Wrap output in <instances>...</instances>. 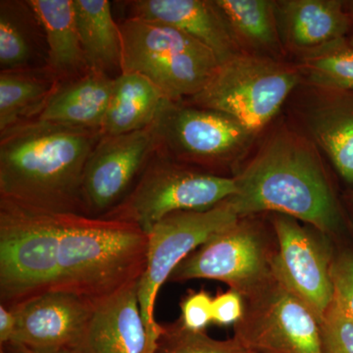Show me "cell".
Segmentation results:
<instances>
[{
	"instance_id": "6da1fadb",
	"label": "cell",
	"mask_w": 353,
	"mask_h": 353,
	"mask_svg": "<svg viewBox=\"0 0 353 353\" xmlns=\"http://www.w3.org/2000/svg\"><path fill=\"white\" fill-rule=\"evenodd\" d=\"M101 136L39 120L0 132V197L50 214L83 215V170Z\"/></svg>"
},
{
	"instance_id": "7a4b0ae2",
	"label": "cell",
	"mask_w": 353,
	"mask_h": 353,
	"mask_svg": "<svg viewBox=\"0 0 353 353\" xmlns=\"http://www.w3.org/2000/svg\"><path fill=\"white\" fill-rule=\"evenodd\" d=\"M234 179L236 192L226 202L239 218L270 211L324 234L336 233L343 224L319 150L292 130L274 132Z\"/></svg>"
},
{
	"instance_id": "3957f363",
	"label": "cell",
	"mask_w": 353,
	"mask_h": 353,
	"mask_svg": "<svg viewBox=\"0 0 353 353\" xmlns=\"http://www.w3.org/2000/svg\"><path fill=\"white\" fill-rule=\"evenodd\" d=\"M57 283L94 306L138 284L148 261V236L123 221L58 214Z\"/></svg>"
},
{
	"instance_id": "277c9868",
	"label": "cell",
	"mask_w": 353,
	"mask_h": 353,
	"mask_svg": "<svg viewBox=\"0 0 353 353\" xmlns=\"http://www.w3.org/2000/svg\"><path fill=\"white\" fill-rule=\"evenodd\" d=\"M119 27L122 72L145 77L170 101L201 92L219 67L210 48L171 26L126 18Z\"/></svg>"
},
{
	"instance_id": "5b68a950",
	"label": "cell",
	"mask_w": 353,
	"mask_h": 353,
	"mask_svg": "<svg viewBox=\"0 0 353 353\" xmlns=\"http://www.w3.org/2000/svg\"><path fill=\"white\" fill-rule=\"evenodd\" d=\"M59 239L58 214L0 197V304L12 308L54 289Z\"/></svg>"
},
{
	"instance_id": "8992f818",
	"label": "cell",
	"mask_w": 353,
	"mask_h": 353,
	"mask_svg": "<svg viewBox=\"0 0 353 353\" xmlns=\"http://www.w3.org/2000/svg\"><path fill=\"white\" fill-rule=\"evenodd\" d=\"M301 83L296 65L241 52L220 64L205 88L185 101L227 114L259 134Z\"/></svg>"
},
{
	"instance_id": "52a82bcc",
	"label": "cell",
	"mask_w": 353,
	"mask_h": 353,
	"mask_svg": "<svg viewBox=\"0 0 353 353\" xmlns=\"http://www.w3.org/2000/svg\"><path fill=\"white\" fill-rule=\"evenodd\" d=\"M236 192L234 176L209 173L155 152L126 199L102 218L131 223L148 234L172 213L208 210Z\"/></svg>"
},
{
	"instance_id": "ba28073f",
	"label": "cell",
	"mask_w": 353,
	"mask_h": 353,
	"mask_svg": "<svg viewBox=\"0 0 353 353\" xmlns=\"http://www.w3.org/2000/svg\"><path fill=\"white\" fill-rule=\"evenodd\" d=\"M152 127L155 152L206 172L233 165L257 136L227 114L170 99Z\"/></svg>"
},
{
	"instance_id": "9c48e42d",
	"label": "cell",
	"mask_w": 353,
	"mask_h": 353,
	"mask_svg": "<svg viewBox=\"0 0 353 353\" xmlns=\"http://www.w3.org/2000/svg\"><path fill=\"white\" fill-rule=\"evenodd\" d=\"M274 252L261 228L248 217L240 218L188 255L169 281H219L245 299L273 279Z\"/></svg>"
},
{
	"instance_id": "30bf717a",
	"label": "cell",
	"mask_w": 353,
	"mask_h": 353,
	"mask_svg": "<svg viewBox=\"0 0 353 353\" xmlns=\"http://www.w3.org/2000/svg\"><path fill=\"white\" fill-rule=\"evenodd\" d=\"M234 339L259 353H323L321 321L307 304L277 279L243 299Z\"/></svg>"
},
{
	"instance_id": "8fae6325",
	"label": "cell",
	"mask_w": 353,
	"mask_h": 353,
	"mask_svg": "<svg viewBox=\"0 0 353 353\" xmlns=\"http://www.w3.org/2000/svg\"><path fill=\"white\" fill-rule=\"evenodd\" d=\"M239 219L225 201L208 210L172 213L148 234V261L138 283V296L148 334L155 345L161 331L154 315L159 290L188 255Z\"/></svg>"
},
{
	"instance_id": "7c38bea8",
	"label": "cell",
	"mask_w": 353,
	"mask_h": 353,
	"mask_svg": "<svg viewBox=\"0 0 353 353\" xmlns=\"http://www.w3.org/2000/svg\"><path fill=\"white\" fill-rule=\"evenodd\" d=\"M155 153L152 127L101 136L85 163L81 197L83 216L102 218L117 208Z\"/></svg>"
},
{
	"instance_id": "4fadbf2b",
	"label": "cell",
	"mask_w": 353,
	"mask_h": 353,
	"mask_svg": "<svg viewBox=\"0 0 353 353\" xmlns=\"http://www.w3.org/2000/svg\"><path fill=\"white\" fill-rule=\"evenodd\" d=\"M274 232L278 248L274 252L272 272L322 321L334 299L331 250L315 228L303 226L290 216L275 214Z\"/></svg>"
},
{
	"instance_id": "5bb4252c",
	"label": "cell",
	"mask_w": 353,
	"mask_h": 353,
	"mask_svg": "<svg viewBox=\"0 0 353 353\" xmlns=\"http://www.w3.org/2000/svg\"><path fill=\"white\" fill-rule=\"evenodd\" d=\"M95 306L65 290H51L14 306L17 325L6 345L36 353L76 352Z\"/></svg>"
},
{
	"instance_id": "9a60e30c",
	"label": "cell",
	"mask_w": 353,
	"mask_h": 353,
	"mask_svg": "<svg viewBox=\"0 0 353 353\" xmlns=\"http://www.w3.org/2000/svg\"><path fill=\"white\" fill-rule=\"evenodd\" d=\"M307 87L299 110L307 138L353 185V90Z\"/></svg>"
},
{
	"instance_id": "2e32d148",
	"label": "cell",
	"mask_w": 353,
	"mask_h": 353,
	"mask_svg": "<svg viewBox=\"0 0 353 353\" xmlns=\"http://www.w3.org/2000/svg\"><path fill=\"white\" fill-rule=\"evenodd\" d=\"M125 3L127 18L176 28L210 48L220 64L245 52L215 0H134Z\"/></svg>"
},
{
	"instance_id": "e0dca14e",
	"label": "cell",
	"mask_w": 353,
	"mask_h": 353,
	"mask_svg": "<svg viewBox=\"0 0 353 353\" xmlns=\"http://www.w3.org/2000/svg\"><path fill=\"white\" fill-rule=\"evenodd\" d=\"M279 37L296 55L347 38L352 20L341 0H274Z\"/></svg>"
},
{
	"instance_id": "ac0fdd59",
	"label": "cell",
	"mask_w": 353,
	"mask_h": 353,
	"mask_svg": "<svg viewBox=\"0 0 353 353\" xmlns=\"http://www.w3.org/2000/svg\"><path fill=\"white\" fill-rule=\"evenodd\" d=\"M155 347L134 284L95 306L77 353H154Z\"/></svg>"
},
{
	"instance_id": "d6986e66",
	"label": "cell",
	"mask_w": 353,
	"mask_h": 353,
	"mask_svg": "<svg viewBox=\"0 0 353 353\" xmlns=\"http://www.w3.org/2000/svg\"><path fill=\"white\" fill-rule=\"evenodd\" d=\"M113 83L114 78L92 69L60 83L36 120L101 131Z\"/></svg>"
},
{
	"instance_id": "ffe728a7",
	"label": "cell",
	"mask_w": 353,
	"mask_h": 353,
	"mask_svg": "<svg viewBox=\"0 0 353 353\" xmlns=\"http://www.w3.org/2000/svg\"><path fill=\"white\" fill-rule=\"evenodd\" d=\"M46 32L29 0L0 1V70L46 68Z\"/></svg>"
},
{
	"instance_id": "44dd1931",
	"label": "cell",
	"mask_w": 353,
	"mask_h": 353,
	"mask_svg": "<svg viewBox=\"0 0 353 353\" xmlns=\"http://www.w3.org/2000/svg\"><path fill=\"white\" fill-rule=\"evenodd\" d=\"M38 14L48 48V67L60 83L90 71L77 27L74 0H29Z\"/></svg>"
},
{
	"instance_id": "7402d4cb",
	"label": "cell",
	"mask_w": 353,
	"mask_h": 353,
	"mask_svg": "<svg viewBox=\"0 0 353 353\" xmlns=\"http://www.w3.org/2000/svg\"><path fill=\"white\" fill-rule=\"evenodd\" d=\"M167 99L145 77L122 72L114 79L102 136H119L150 127Z\"/></svg>"
},
{
	"instance_id": "603a6c76",
	"label": "cell",
	"mask_w": 353,
	"mask_h": 353,
	"mask_svg": "<svg viewBox=\"0 0 353 353\" xmlns=\"http://www.w3.org/2000/svg\"><path fill=\"white\" fill-rule=\"evenodd\" d=\"M79 37L90 69L111 78L122 73V39L108 0H74Z\"/></svg>"
},
{
	"instance_id": "cb8c5ba5",
	"label": "cell",
	"mask_w": 353,
	"mask_h": 353,
	"mask_svg": "<svg viewBox=\"0 0 353 353\" xmlns=\"http://www.w3.org/2000/svg\"><path fill=\"white\" fill-rule=\"evenodd\" d=\"M59 83L48 67L0 71V132L36 120Z\"/></svg>"
},
{
	"instance_id": "d4e9b609",
	"label": "cell",
	"mask_w": 353,
	"mask_h": 353,
	"mask_svg": "<svg viewBox=\"0 0 353 353\" xmlns=\"http://www.w3.org/2000/svg\"><path fill=\"white\" fill-rule=\"evenodd\" d=\"M245 52L282 60L274 0H215Z\"/></svg>"
},
{
	"instance_id": "484cf974",
	"label": "cell",
	"mask_w": 353,
	"mask_h": 353,
	"mask_svg": "<svg viewBox=\"0 0 353 353\" xmlns=\"http://www.w3.org/2000/svg\"><path fill=\"white\" fill-rule=\"evenodd\" d=\"M296 59V67L306 85L353 90V46L347 38L297 55Z\"/></svg>"
},
{
	"instance_id": "4316f807",
	"label": "cell",
	"mask_w": 353,
	"mask_h": 353,
	"mask_svg": "<svg viewBox=\"0 0 353 353\" xmlns=\"http://www.w3.org/2000/svg\"><path fill=\"white\" fill-rule=\"evenodd\" d=\"M241 347L234 339L215 340L204 331L185 328L179 320L161 325L154 353H240Z\"/></svg>"
},
{
	"instance_id": "83f0119b",
	"label": "cell",
	"mask_w": 353,
	"mask_h": 353,
	"mask_svg": "<svg viewBox=\"0 0 353 353\" xmlns=\"http://www.w3.org/2000/svg\"><path fill=\"white\" fill-rule=\"evenodd\" d=\"M323 353H353V322L336 299L321 321Z\"/></svg>"
},
{
	"instance_id": "f1b7e54d",
	"label": "cell",
	"mask_w": 353,
	"mask_h": 353,
	"mask_svg": "<svg viewBox=\"0 0 353 353\" xmlns=\"http://www.w3.org/2000/svg\"><path fill=\"white\" fill-rule=\"evenodd\" d=\"M331 275L334 297L353 322V253H343L334 259Z\"/></svg>"
},
{
	"instance_id": "f546056e",
	"label": "cell",
	"mask_w": 353,
	"mask_h": 353,
	"mask_svg": "<svg viewBox=\"0 0 353 353\" xmlns=\"http://www.w3.org/2000/svg\"><path fill=\"white\" fill-rule=\"evenodd\" d=\"M212 301L204 290L188 294L181 303L180 321L183 326L190 331H204L209 323L212 322Z\"/></svg>"
},
{
	"instance_id": "4dcf8cb0",
	"label": "cell",
	"mask_w": 353,
	"mask_h": 353,
	"mask_svg": "<svg viewBox=\"0 0 353 353\" xmlns=\"http://www.w3.org/2000/svg\"><path fill=\"white\" fill-rule=\"evenodd\" d=\"M245 301L233 290L217 294L212 301V322L222 326L236 324L243 314Z\"/></svg>"
},
{
	"instance_id": "1f68e13d",
	"label": "cell",
	"mask_w": 353,
	"mask_h": 353,
	"mask_svg": "<svg viewBox=\"0 0 353 353\" xmlns=\"http://www.w3.org/2000/svg\"><path fill=\"white\" fill-rule=\"evenodd\" d=\"M16 325H17V320L13 309L0 304V345L1 347L8 345L12 340Z\"/></svg>"
},
{
	"instance_id": "d6a6232c",
	"label": "cell",
	"mask_w": 353,
	"mask_h": 353,
	"mask_svg": "<svg viewBox=\"0 0 353 353\" xmlns=\"http://www.w3.org/2000/svg\"><path fill=\"white\" fill-rule=\"evenodd\" d=\"M345 7L350 16V20H352V28H350V34H348L347 39L350 43L353 46V0L350 1H345Z\"/></svg>"
},
{
	"instance_id": "836d02e7",
	"label": "cell",
	"mask_w": 353,
	"mask_h": 353,
	"mask_svg": "<svg viewBox=\"0 0 353 353\" xmlns=\"http://www.w3.org/2000/svg\"><path fill=\"white\" fill-rule=\"evenodd\" d=\"M2 350H4V352L6 353H36L32 352H28V350H22V348L14 347H11V345H4V347H1ZM59 353H77L76 352H59Z\"/></svg>"
},
{
	"instance_id": "e575fe53",
	"label": "cell",
	"mask_w": 353,
	"mask_h": 353,
	"mask_svg": "<svg viewBox=\"0 0 353 353\" xmlns=\"http://www.w3.org/2000/svg\"><path fill=\"white\" fill-rule=\"evenodd\" d=\"M240 353H259L255 352H252V350H245V348L241 347V350Z\"/></svg>"
},
{
	"instance_id": "d590c367",
	"label": "cell",
	"mask_w": 353,
	"mask_h": 353,
	"mask_svg": "<svg viewBox=\"0 0 353 353\" xmlns=\"http://www.w3.org/2000/svg\"><path fill=\"white\" fill-rule=\"evenodd\" d=\"M0 353H6L4 352V350H2V348H0Z\"/></svg>"
},
{
	"instance_id": "8d00e7d4",
	"label": "cell",
	"mask_w": 353,
	"mask_h": 353,
	"mask_svg": "<svg viewBox=\"0 0 353 353\" xmlns=\"http://www.w3.org/2000/svg\"><path fill=\"white\" fill-rule=\"evenodd\" d=\"M350 199H352V203H353V192L352 194V196H350Z\"/></svg>"
}]
</instances>
